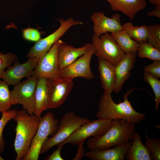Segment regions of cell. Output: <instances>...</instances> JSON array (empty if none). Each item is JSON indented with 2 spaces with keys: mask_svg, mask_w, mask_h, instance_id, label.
Instances as JSON below:
<instances>
[{
  "mask_svg": "<svg viewBox=\"0 0 160 160\" xmlns=\"http://www.w3.org/2000/svg\"><path fill=\"white\" fill-rule=\"evenodd\" d=\"M137 89L128 90L123 96V101L119 103L113 101L111 93L104 91L99 101L97 117L111 120L122 119L135 124L140 122L147 114L135 111L128 99L129 95Z\"/></svg>",
  "mask_w": 160,
  "mask_h": 160,
  "instance_id": "obj_1",
  "label": "cell"
},
{
  "mask_svg": "<svg viewBox=\"0 0 160 160\" xmlns=\"http://www.w3.org/2000/svg\"><path fill=\"white\" fill-rule=\"evenodd\" d=\"M135 132V124L122 119H113L105 133L90 138L87 145L91 150L108 149L132 141Z\"/></svg>",
  "mask_w": 160,
  "mask_h": 160,
  "instance_id": "obj_2",
  "label": "cell"
},
{
  "mask_svg": "<svg viewBox=\"0 0 160 160\" xmlns=\"http://www.w3.org/2000/svg\"><path fill=\"white\" fill-rule=\"evenodd\" d=\"M41 119V118H40ZM40 119L24 109L17 111L14 119L17 122L14 144L16 160H23L28 153L38 129Z\"/></svg>",
  "mask_w": 160,
  "mask_h": 160,
  "instance_id": "obj_3",
  "label": "cell"
},
{
  "mask_svg": "<svg viewBox=\"0 0 160 160\" xmlns=\"http://www.w3.org/2000/svg\"><path fill=\"white\" fill-rule=\"evenodd\" d=\"M91 121L69 112L65 114L59 121L58 129L51 137H47L43 144L40 151L42 154L53 146L57 145L67 138L81 125Z\"/></svg>",
  "mask_w": 160,
  "mask_h": 160,
  "instance_id": "obj_4",
  "label": "cell"
},
{
  "mask_svg": "<svg viewBox=\"0 0 160 160\" xmlns=\"http://www.w3.org/2000/svg\"><path fill=\"white\" fill-rule=\"evenodd\" d=\"M59 121L54 114L48 112L41 117L37 131L32 140L29 151L23 160H37L41 146L48 136L57 132Z\"/></svg>",
  "mask_w": 160,
  "mask_h": 160,
  "instance_id": "obj_5",
  "label": "cell"
},
{
  "mask_svg": "<svg viewBox=\"0 0 160 160\" xmlns=\"http://www.w3.org/2000/svg\"><path fill=\"white\" fill-rule=\"evenodd\" d=\"M91 44L95 49L94 54L97 57L105 59L114 66L121 60L125 54L108 32L100 36L94 34L92 38Z\"/></svg>",
  "mask_w": 160,
  "mask_h": 160,
  "instance_id": "obj_6",
  "label": "cell"
},
{
  "mask_svg": "<svg viewBox=\"0 0 160 160\" xmlns=\"http://www.w3.org/2000/svg\"><path fill=\"white\" fill-rule=\"evenodd\" d=\"M38 78L31 76L14 85L10 91L12 105L20 104L30 114L34 113L35 92Z\"/></svg>",
  "mask_w": 160,
  "mask_h": 160,
  "instance_id": "obj_7",
  "label": "cell"
},
{
  "mask_svg": "<svg viewBox=\"0 0 160 160\" xmlns=\"http://www.w3.org/2000/svg\"><path fill=\"white\" fill-rule=\"evenodd\" d=\"M59 21L60 25L58 29L46 37L36 42L27 53V58L37 57L40 59L71 27L82 24V22L71 17L65 20L60 19Z\"/></svg>",
  "mask_w": 160,
  "mask_h": 160,
  "instance_id": "obj_8",
  "label": "cell"
},
{
  "mask_svg": "<svg viewBox=\"0 0 160 160\" xmlns=\"http://www.w3.org/2000/svg\"><path fill=\"white\" fill-rule=\"evenodd\" d=\"M111 120L98 118L84 124L78 128L67 138L58 145L63 146L67 143L75 145L84 143L89 137L100 136L108 129Z\"/></svg>",
  "mask_w": 160,
  "mask_h": 160,
  "instance_id": "obj_9",
  "label": "cell"
},
{
  "mask_svg": "<svg viewBox=\"0 0 160 160\" xmlns=\"http://www.w3.org/2000/svg\"><path fill=\"white\" fill-rule=\"evenodd\" d=\"M95 52V49L92 45L85 53L68 66L60 70V78L71 80L78 77L88 80L95 78L90 64L92 57Z\"/></svg>",
  "mask_w": 160,
  "mask_h": 160,
  "instance_id": "obj_10",
  "label": "cell"
},
{
  "mask_svg": "<svg viewBox=\"0 0 160 160\" xmlns=\"http://www.w3.org/2000/svg\"><path fill=\"white\" fill-rule=\"evenodd\" d=\"M61 40H58L41 57L34 70L32 76L37 78L49 79L60 78L58 51Z\"/></svg>",
  "mask_w": 160,
  "mask_h": 160,
  "instance_id": "obj_11",
  "label": "cell"
},
{
  "mask_svg": "<svg viewBox=\"0 0 160 160\" xmlns=\"http://www.w3.org/2000/svg\"><path fill=\"white\" fill-rule=\"evenodd\" d=\"M73 86V80L60 78L49 79L48 109L57 108L63 104Z\"/></svg>",
  "mask_w": 160,
  "mask_h": 160,
  "instance_id": "obj_12",
  "label": "cell"
},
{
  "mask_svg": "<svg viewBox=\"0 0 160 160\" xmlns=\"http://www.w3.org/2000/svg\"><path fill=\"white\" fill-rule=\"evenodd\" d=\"M90 19L93 23L94 34L97 36H100L106 33H112L123 30L121 16L119 13L113 14L110 17L103 12H95Z\"/></svg>",
  "mask_w": 160,
  "mask_h": 160,
  "instance_id": "obj_13",
  "label": "cell"
},
{
  "mask_svg": "<svg viewBox=\"0 0 160 160\" xmlns=\"http://www.w3.org/2000/svg\"><path fill=\"white\" fill-rule=\"evenodd\" d=\"M39 59L37 57L30 58L24 63L10 65L4 72L2 78L9 85H14L24 78L32 76Z\"/></svg>",
  "mask_w": 160,
  "mask_h": 160,
  "instance_id": "obj_14",
  "label": "cell"
},
{
  "mask_svg": "<svg viewBox=\"0 0 160 160\" xmlns=\"http://www.w3.org/2000/svg\"><path fill=\"white\" fill-rule=\"evenodd\" d=\"M137 56L136 52L125 53L115 66L116 81L113 92L117 93L121 91L124 83L131 76V71L135 66Z\"/></svg>",
  "mask_w": 160,
  "mask_h": 160,
  "instance_id": "obj_15",
  "label": "cell"
},
{
  "mask_svg": "<svg viewBox=\"0 0 160 160\" xmlns=\"http://www.w3.org/2000/svg\"><path fill=\"white\" fill-rule=\"evenodd\" d=\"M91 44H87L78 48L66 44L61 40L58 51L60 70L68 66L85 53L91 48Z\"/></svg>",
  "mask_w": 160,
  "mask_h": 160,
  "instance_id": "obj_16",
  "label": "cell"
},
{
  "mask_svg": "<svg viewBox=\"0 0 160 160\" xmlns=\"http://www.w3.org/2000/svg\"><path fill=\"white\" fill-rule=\"evenodd\" d=\"M131 144L130 141L104 150H91L85 153L92 160H124L126 152Z\"/></svg>",
  "mask_w": 160,
  "mask_h": 160,
  "instance_id": "obj_17",
  "label": "cell"
},
{
  "mask_svg": "<svg viewBox=\"0 0 160 160\" xmlns=\"http://www.w3.org/2000/svg\"><path fill=\"white\" fill-rule=\"evenodd\" d=\"M115 11L120 12L131 20L146 6V0H105Z\"/></svg>",
  "mask_w": 160,
  "mask_h": 160,
  "instance_id": "obj_18",
  "label": "cell"
},
{
  "mask_svg": "<svg viewBox=\"0 0 160 160\" xmlns=\"http://www.w3.org/2000/svg\"><path fill=\"white\" fill-rule=\"evenodd\" d=\"M49 79H38L35 92L33 114L40 119L42 112L48 109Z\"/></svg>",
  "mask_w": 160,
  "mask_h": 160,
  "instance_id": "obj_19",
  "label": "cell"
},
{
  "mask_svg": "<svg viewBox=\"0 0 160 160\" xmlns=\"http://www.w3.org/2000/svg\"><path fill=\"white\" fill-rule=\"evenodd\" d=\"M98 68L102 88L104 91L111 93L116 81L115 66L108 61L98 57Z\"/></svg>",
  "mask_w": 160,
  "mask_h": 160,
  "instance_id": "obj_20",
  "label": "cell"
},
{
  "mask_svg": "<svg viewBox=\"0 0 160 160\" xmlns=\"http://www.w3.org/2000/svg\"><path fill=\"white\" fill-rule=\"evenodd\" d=\"M132 141V143L126 152L125 158L127 160H151L150 151L142 142L138 133H135Z\"/></svg>",
  "mask_w": 160,
  "mask_h": 160,
  "instance_id": "obj_21",
  "label": "cell"
},
{
  "mask_svg": "<svg viewBox=\"0 0 160 160\" xmlns=\"http://www.w3.org/2000/svg\"><path fill=\"white\" fill-rule=\"evenodd\" d=\"M111 35L125 53L136 52L139 43L131 38L124 30L111 33Z\"/></svg>",
  "mask_w": 160,
  "mask_h": 160,
  "instance_id": "obj_22",
  "label": "cell"
},
{
  "mask_svg": "<svg viewBox=\"0 0 160 160\" xmlns=\"http://www.w3.org/2000/svg\"><path fill=\"white\" fill-rule=\"evenodd\" d=\"M123 29L133 40L139 43L147 41L148 35V26L134 25L132 22H127L122 25Z\"/></svg>",
  "mask_w": 160,
  "mask_h": 160,
  "instance_id": "obj_23",
  "label": "cell"
},
{
  "mask_svg": "<svg viewBox=\"0 0 160 160\" xmlns=\"http://www.w3.org/2000/svg\"><path fill=\"white\" fill-rule=\"evenodd\" d=\"M136 53L140 58H147L153 61L160 60V51L147 41L139 43Z\"/></svg>",
  "mask_w": 160,
  "mask_h": 160,
  "instance_id": "obj_24",
  "label": "cell"
},
{
  "mask_svg": "<svg viewBox=\"0 0 160 160\" xmlns=\"http://www.w3.org/2000/svg\"><path fill=\"white\" fill-rule=\"evenodd\" d=\"M12 105L9 85L0 80V113L10 109Z\"/></svg>",
  "mask_w": 160,
  "mask_h": 160,
  "instance_id": "obj_25",
  "label": "cell"
},
{
  "mask_svg": "<svg viewBox=\"0 0 160 160\" xmlns=\"http://www.w3.org/2000/svg\"><path fill=\"white\" fill-rule=\"evenodd\" d=\"M143 78L144 80L150 85L154 92L155 95V108L157 111L160 103V80L145 71Z\"/></svg>",
  "mask_w": 160,
  "mask_h": 160,
  "instance_id": "obj_26",
  "label": "cell"
},
{
  "mask_svg": "<svg viewBox=\"0 0 160 160\" xmlns=\"http://www.w3.org/2000/svg\"><path fill=\"white\" fill-rule=\"evenodd\" d=\"M17 111L15 109H10L2 113V116L0 119V153H1L3 151L5 147V141L2 136L4 129L7 123L14 119Z\"/></svg>",
  "mask_w": 160,
  "mask_h": 160,
  "instance_id": "obj_27",
  "label": "cell"
},
{
  "mask_svg": "<svg viewBox=\"0 0 160 160\" xmlns=\"http://www.w3.org/2000/svg\"><path fill=\"white\" fill-rule=\"evenodd\" d=\"M145 137L146 140L145 145L150 151L151 160H160V139L157 138H149L147 136L146 131Z\"/></svg>",
  "mask_w": 160,
  "mask_h": 160,
  "instance_id": "obj_28",
  "label": "cell"
},
{
  "mask_svg": "<svg viewBox=\"0 0 160 160\" xmlns=\"http://www.w3.org/2000/svg\"><path fill=\"white\" fill-rule=\"evenodd\" d=\"M147 41L160 51V24H156L148 26Z\"/></svg>",
  "mask_w": 160,
  "mask_h": 160,
  "instance_id": "obj_29",
  "label": "cell"
},
{
  "mask_svg": "<svg viewBox=\"0 0 160 160\" xmlns=\"http://www.w3.org/2000/svg\"><path fill=\"white\" fill-rule=\"evenodd\" d=\"M17 58V55L11 52L5 54L0 52V80L6 68L15 62Z\"/></svg>",
  "mask_w": 160,
  "mask_h": 160,
  "instance_id": "obj_30",
  "label": "cell"
},
{
  "mask_svg": "<svg viewBox=\"0 0 160 160\" xmlns=\"http://www.w3.org/2000/svg\"><path fill=\"white\" fill-rule=\"evenodd\" d=\"M144 70L159 79L160 78V60L153 61L152 63L145 66Z\"/></svg>",
  "mask_w": 160,
  "mask_h": 160,
  "instance_id": "obj_31",
  "label": "cell"
},
{
  "mask_svg": "<svg viewBox=\"0 0 160 160\" xmlns=\"http://www.w3.org/2000/svg\"><path fill=\"white\" fill-rule=\"evenodd\" d=\"M23 36L25 39L31 41L36 42L41 39L39 32L34 28H29L23 30Z\"/></svg>",
  "mask_w": 160,
  "mask_h": 160,
  "instance_id": "obj_32",
  "label": "cell"
},
{
  "mask_svg": "<svg viewBox=\"0 0 160 160\" xmlns=\"http://www.w3.org/2000/svg\"><path fill=\"white\" fill-rule=\"evenodd\" d=\"M57 148L50 155L47 156L45 160H64L60 154L61 151L63 146L58 145Z\"/></svg>",
  "mask_w": 160,
  "mask_h": 160,
  "instance_id": "obj_33",
  "label": "cell"
},
{
  "mask_svg": "<svg viewBox=\"0 0 160 160\" xmlns=\"http://www.w3.org/2000/svg\"><path fill=\"white\" fill-rule=\"evenodd\" d=\"M84 143H81L78 145L77 153L73 160H81L83 157L84 153V149L83 147Z\"/></svg>",
  "mask_w": 160,
  "mask_h": 160,
  "instance_id": "obj_34",
  "label": "cell"
},
{
  "mask_svg": "<svg viewBox=\"0 0 160 160\" xmlns=\"http://www.w3.org/2000/svg\"><path fill=\"white\" fill-rule=\"evenodd\" d=\"M148 16L160 18V5L156 6L153 10L148 12Z\"/></svg>",
  "mask_w": 160,
  "mask_h": 160,
  "instance_id": "obj_35",
  "label": "cell"
},
{
  "mask_svg": "<svg viewBox=\"0 0 160 160\" xmlns=\"http://www.w3.org/2000/svg\"><path fill=\"white\" fill-rule=\"evenodd\" d=\"M148 1L150 3L156 6L160 5V0H148Z\"/></svg>",
  "mask_w": 160,
  "mask_h": 160,
  "instance_id": "obj_36",
  "label": "cell"
},
{
  "mask_svg": "<svg viewBox=\"0 0 160 160\" xmlns=\"http://www.w3.org/2000/svg\"><path fill=\"white\" fill-rule=\"evenodd\" d=\"M1 153H0V160H4V159L1 156V155H0Z\"/></svg>",
  "mask_w": 160,
  "mask_h": 160,
  "instance_id": "obj_37",
  "label": "cell"
}]
</instances>
